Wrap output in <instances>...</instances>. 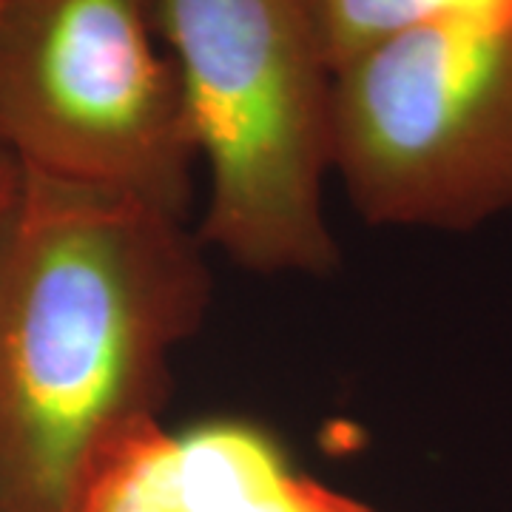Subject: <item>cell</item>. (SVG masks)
I'll return each mask as SVG.
<instances>
[{
	"label": "cell",
	"mask_w": 512,
	"mask_h": 512,
	"mask_svg": "<svg viewBox=\"0 0 512 512\" xmlns=\"http://www.w3.org/2000/svg\"><path fill=\"white\" fill-rule=\"evenodd\" d=\"M6 3H9V0H0V15H3V9H6Z\"/></svg>",
	"instance_id": "obj_8"
},
{
	"label": "cell",
	"mask_w": 512,
	"mask_h": 512,
	"mask_svg": "<svg viewBox=\"0 0 512 512\" xmlns=\"http://www.w3.org/2000/svg\"><path fill=\"white\" fill-rule=\"evenodd\" d=\"M20 194V168L12 163V157L6 151H0V234L6 228V222L12 217V208L18 202Z\"/></svg>",
	"instance_id": "obj_7"
},
{
	"label": "cell",
	"mask_w": 512,
	"mask_h": 512,
	"mask_svg": "<svg viewBox=\"0 0 512 512\" xmlns=\"http://www.w3.org/2000/svg\"><path fill=\"white\" fill-rule=\"evenodd\" d=\"M77 512H376L296 467L248 419L151 427L100 473Z\"/></svg>",
	"instance_id": "obj_5"
},
{
	"label": "cell",
	"mask_w": 512,
	"mask_h": 512,
	"mask_svg": "<svg viewBox=\"0 0 512 512\" xmlns=\"http://www.w3.org/2000/svg\"><path fill=\"white\" fill-rule=\"evenodd\" d=\"M330 171L373 225L473 231L512 208V20H439L333 74Z\"/></svg>",
	"instance_id": "obj_4"
},
{
	"label": "cell",
	"mask_w": 512,
	"mask_h": 512,
	"mask_svg": "<svg viewBox=\"0 0 512 512\" xmlns=\"http://www.w3.org/2000/svg\"><path fill=\"white\" fill-rule=\"evenodd\" d=\"M0 151L20 174L120 191L185 220L200 146L157 0H9Z\"/></svg>",
	"instance_id": "obj_3"
},
{
	"label": "cell",
	"mask_w": 512,
	"mask_h": 512,
	"mask_svg": "<svg viewBox=\"0 0 512 512\" xmlns=\"http://www.w3.org/2000/svg\"><path fill=\"white\" fill-rule=\"evenodd\" d=\"M333 74L348 60L439 20H512V0H311Z\"/></svg>",
	"instance_id": "obj_6"
},
{
	"label": "cell",
	"mask_w": 512,
	"mask_h": 512,
	"mask_svg": "<svg viewBox=\"0 0 512 512\" xmlns=\"http://www.w3.org/2000/svg\"><path fill=\"white\" fill-rule=\"evenodd\" d=\"M211 274L185 220L109 188L20 174L0 234V512H77L163 424L171 359Z\"/></svg>",
	"instance_id": "obj_1"
},
{
	"label": "cell",
	"mask_w": 512,
	"mask_h": 512,
	"mask_svg": "<svg viewBox=\"0 0 512 512\" xmlns=\"http://www.w3.org/2000/svg\"><path fill=\"white\" fill-rule=\"evenodd\" d=\"M208 171L197 231L254 274L325 276L333 66L311 0H157Z\"/></svg>",
	"instance_id": "obj_2"
}]
</instances>
